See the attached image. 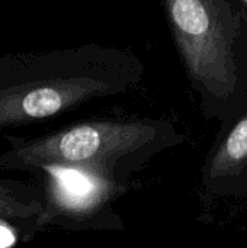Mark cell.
I'll return each instance as SVG.
<instances>
[{"instance_id": "6da1fadb", "label": "cell", "mask_w": 247, "mask_h": 248, "mask_svg": "<svg viewBox=\"0 0 247 248\" xmlns=\"http://www.w3.org/2000/svg\"><path fill=\"white\" fill-rule=\"evenodd\" d=\"M144 62L128 48L80 45L0 62V128L54 118L140 86Z\"/></svg>"}, {"instance_id": "7a4b0ae2", "label": "cell", "mask_w": 247, "mask_h": 248, "mask_svg": "<svg viewBox=\"0 0 247 248\" xmlns=\"http://www.w3.org/2000/svg\"><path fill=\"white\" fill-rule=\"evenodd\" d=\"M162 3L201 110L208 119L227 122L247 103V3Z\"/></svg>"}, {"instance_id": "3957f363", "label": "cell", "mask_w": 247, "mask_h": 248, "mask_svg": "<svg viewBox=\"0 0 247 248\" xmlns=\"http://www.w3.org/2000/svg\"><path fill=\"white\" fill-rule=\"evenodd\" d=\"M181 140L166 119H96L13 144L0 155V169L74 170L127 187L134 171Z\"/></svg>"}, {"instance_id": "277c9868", "label": "cell", "mask_w": 247, "mask_h": 248, "mask_svg": "<svg viewBox=\"0 0 247 248\" xmlns=\"http://www.w3.org/2000/svg\"><path fill=\"white\" fill-rule=\"evenodd\" d=\"M204 187L218 196L247 193V103L227 122L201 173Z\"/></svg>"}, {"instance_id": "5b68a950", "label": "cell", "mask_w": 247, "mask_h": 248, "mask_svg": "<svg viewBox=\"0 0 247 248\" xmlns=\"http://www.w3.org/2000/svg\"><path fill=\"white\" fill-rule=\"evenodd\" d=\"M19 183L0 180V219L33 218L42 219V202Z\"/></svg>"}, {"instance_id": "8992f818", "label": "cell", "mask_w": 247, "mask_h": 248, "mask_svg": "<svg viewBox=\"0 0 247 248\" xmlns=\"http://www.w3.org/2000/svg\"><path fill=\"white\" fill-rule=\"evenodd\" d=\"M16 243V234L7 224L0 219V248L10 247Z\"/></svg>"}, {"instance_id": "52a82bcc", "label": "cell", "mask_w": 247, "mask_h": 248, "mask_svg": "<svg viewBox=\"0 0 247 248\" xmlns=\"http://www.w3.org/2000/svg\"><path fill=\"white\" fill-rule=\"evenodd\" d=\"M242 1H245V3H246V0H242Z\"/></svg>"}]
</instances>
